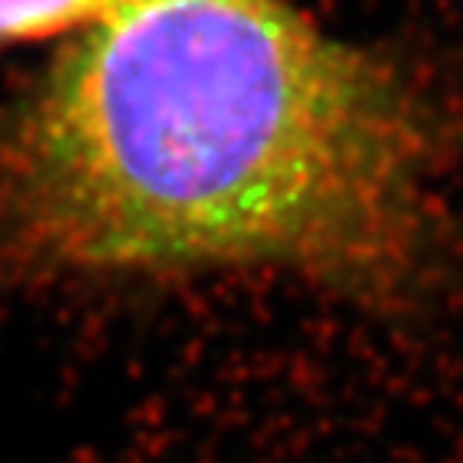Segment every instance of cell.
<instances>
[{
  "label": "cell",
  "mask_w": 463,
  "mask_h": 463,
  "mask_svg": "<svg viewBox=\"0 0 463 463\" xmlns=\"http://www.w3.org/2000/svg\"><path fill=\"white\" fill-rule=\"evenodd\" d=\"M438 109L287 0H126L0 129L20 274L280 268L357 299L421 280Z\"/></svg>",
  "instance_id": "obj_1"
},
{
  "label": "cell",
  "mask_w": 463,
  "mask_h": 463,
  "mask_svg": "<svg viewBox=\"0 0 463 463\" xmlns=\"http://www.w3.org/2000/svg\"><path fill=\"white\" fill-rule=\"evenodd\" d=\"M126 0H0V45L78 36Z\"/></svg>",
  "instance_id": "obj_2"
}]
</instances>
